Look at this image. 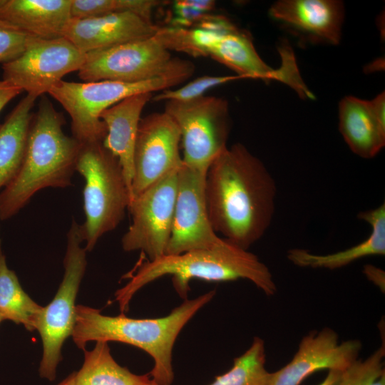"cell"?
I'll return each mask as SVG.
<instances>
[{
    "label": "cell",
    "mask_w": 385,
    "mask_h": 385,
    "mask_svg": "<svg viewBox=\"0 0 385 385\" xmlns=\"http://www.w3.org/2000/svg\"><path fill=\"white\" fill-rule=\"evenodd\" d=\"M236 26L223 31L208 29L199 26L190 29L160 26L155 36L169 50L184 52L192 56H207L213 44L225 33Z\"/></svg>",
    "instance_id": "484cf974"
},
{
    "label": "cell",
    "mask_w": 385,
    "mask_h": 385,
    "mask_svg": "<svg viewBox=\"0 0 385 385\" xmlns=\"http://www.w3.org/2000/svg\"><path fill=\"white\" fill-rule=\"evenodd\" d=\"M4 318L2 317V316L0 314V323L4 321Z\"/></svg>",
    "instance_id": "8d00e7d4"
},
{
    "label": "cell",
    "mask_w": 385,
    "mask_h": 385,
    "mask_svg": "<svg viewBox=\"0 0 385 385\" xmlns=\"http://www.w3.org/2000/svg\"><path fill=\"white\" fill-rule=\"evenodd\" d=\"M188 78L184 76H169L136 83H76L62 80L48 94L66 111L71 119L72 137L83 145L103 142L107 129L101 115L108 108L129 96L171 88Z\"/></svg>",
    "instance_id": "8992f818"
},
{
    "label": "cell",
    "mask_w": 385,
    "mask_h": 385,
    "mask_svg": "<svg viewBox=\"0 0 385 385\" xmlns=\"http://www.w3.org/2000/svg\"><path fill=\"white\" fill-rule=\"evenodd\" d=\"M207 170L183 163L178 170L172 232L165 255L211 249L222 242L223 238L214 231L207 214Z\"/></svg>",
    "instance_id": "7c38bea8"
},
{
    "label": "cell",
    "mask_w": 385,
    "mask_h": 385,
    "mask_svg": "<svg viewBox=\"0 0 385 385\" xmlns=\"http://www.w3.org/2000/svg\"><path fill=\"white\" fill-rule=\"evenodd\" d=\"M32 37L0 19V63L19 57L26 50Z\"/></svg>",
    "instance_id": "f546056e"
},
{
    "label": "cell",
    "mask_w": 385,
    "mask_h": 385,
    "mask_svg": "<svg viewBox=\"0 0 385 385\" xmlns=\"http://www.w3.org/2000/svg\"><path fill=\"white\" fill-rule=\"evenodd\" d=\"M194 71L192 62L173 57L155 34L86 53L78 74L83 82L136 83L169 76L189 78Z\"/></svg>",
    "instance_id": "52a82bcc"
},
{
    "label": "cell",
    "mask_w": 385,
    "mask_h": 385,
    "mask_svg": "<svg viewBox=\"0 0 385 385\" xmlns=\"http://www.w3.org/2000/svg\"><path fill=\"white\" fill-rule=\"evenodd\" d=\"M163 4L159 0H71L70 13L71 19H88L130 12L153 21L154 10Z\"/></svg>",
    "instance_id": "4316f807"
},
{
    "label": "cell",
    "mask_w": 385,
    "mask_h": 385,
    "mask_svg": "<svg viewBox=\"0 0 385 385\" xmlns=\"http://www.w3.org/2000/svg\"><path fill=\"white\" fill-rule=\"evenodd\" d=\"M43 308L24 292L16 273L8 267L4 255L0 252V314L4 319L22 324L28 331L34 332Z\"/></svg>",
    "instance_id": "cb8c5ba5"
},
{
    "label": "cell",
    "mask_w": 385,
    "mask_h": 385,
    "mask_svg": "<svg viewBox=\"0 0 385 385\" xmlns=\"http://www.w3.org/2000/svg\"><path fill=\"white\" fill-rule=\"evenodd\" d=\"M358 217L371 227L369 237L364 241L346 250L328 255H317L304 249H291L288 260L301 267L329 270L345 267L357 260L373 255H385V204L361 212Z\"/></svg>",
    "instance_id": "ffe728a7"
},
{
    "label": "cell",
    "mask_w": 385,
    "mask_h": 385,
    "mask_svg": "<svg viewBox=\"0 0 385 385\" xmlns=\"http://www.w3.org/2000/svg\"><path fill=\"white\" fill-rule=\"evenodd\" d=\"M180 130L165 112H155L140 118L134 149L130 202L166 173L180 168Z\"/></svg>",
    "instance_id": "4fadbf2b"
},
{
    "label": "cell",
    "mask_w": 385,
    "mask_h": 385,
    "mask_svg": "<svg viewBox=\"0 0 385 385\" xmlns=\"http://www.w3.org/2000/svg\"><path fill=\"white\" fill-rule=\"evenodd\" d=\"M342 371H328L326 378L318 385H337Z\"/></svg>",
    "instance_id": "d6a6232c"
},
{
    "label": "cell",
    "mask_w": 385,
    "mask_h": 385,
    "mask_svg": "<svg viewBox=\"0 0 385 385\" xmlns=\"http://www.w3.org/2000/svg\"><path fill=\"white\" fill-rule=\"evenodd\" d=\"M270 15L302 38L337 45L342 36L344 7L336 0H281Z\"/></svg>",
    "instance_id": "2e32d148"
},
{
    "label": "cell",
    "mask_w": 385,
    "mask_h": 385,
    "mask_svg": "<svg viewBox=\"0 0 385 385\" xmlns=\"http://www.w3.org/2000/svg\"><path fill=\"white\" fill-rule=\"evenodd\" d=\"M384 343L369 357L357 359L342 371L337 385H371L385 373L384 358Z\"/></svg>",
    "instance_id": "83f0119b"
},
{
    "label": "cell",
    "mask_w": 385,
    "mask_h": 385,
    "mask_svg": "<svg viewBox=\"0 0 385 385\" xmlns=\"http://www.w3.org/2000/svg\"><path fill=\"white\" fill-rule=\"evenodd\" d=\"M152 93L129 96L101 115L107 129L103 145L119 160L130 193L133 175V155L142 111L152 99Z\"/></svg>",
    "instance_id": "ac0fdd59"
},
{
    "label": "cell",
    "mask_w": 385,
    "mask_h": 385,
    "mask_svg": "<svg viewBox=\"0 0 385 385\" xmlns=\"http://www.w3.org/2000/svg\"><path fill=\"white\" fill-rule=\"evenodd\" d=\"M272 376L265 368V342L255 337L250 348L234 359L231 369L209 385H269Z\"/></svg>",
    "instance_id": "d4e9b609"
},
{
    "label": "cell",
    "mask_w": 385,
    "mask_h": 385,
    "mask_svg": "<svg viewBox=\"0 0 385 385\" xmlns=\"http://www.w3.org/2000/svg\"><path fill=\"white\" fill-rule=\"evenodd\" d=\"M241 78L238 76H203L177 89H165L153 96L154 101H188L204 96L213 87Z\"/></svg>",
    "instance_id": "f1b7e54d"
},
{
    "label": "cell",
    "mask_w": 385,
    "mask_h": 385,
    "mask_svg": "<svg viewBox=\"0 0 385 385\" xmlns=\"http://www.w3.org/2000/svg\"><path fill=\"white\" fill-rule=\"evenodd\" d=\"M164 112L180 130L183 164L207 170L227 147L230 120L227 100L204 96L188 101H169Z\"/></svg>",
    "instance_id": "9c48e42d"
},
{
    "label": "cell",
    "mask_w": 385,
    "mask_h": 385,
    "mask_svg": "<svg viewBox=\"0 0 385 385\" xmlns=\"http://www.w3.org/2000/svg\"><path fill=\"white\" fill-rule=\"evenodd\" d=\"M6 0H0V7L5 3Z\"/></svg>",
    "instance_id": "d590c367"
},
{
    "label": "cell",
    "mask_w": 385,
    "mask_h": 385,
    "mask_svg": "<svg viewBox=\"0 0 385 385\" xmlns=\"http://www.w3.org/2000/svg\"><path fill=\"white\" fill-rule=\"evenodd\" d=\"M75 382L76 385H158L149 374H135L118 364L106 342H97L93 349L84 350L83 363L76 371Z\"/></svg>",
    "instance_id": "603a6c76"
},
{
    "label": "cell",
    "mask_w": 385,
    "mask_h": 385,
    "mask_svg": "<svg viewBox=\"0 0 385 385\" xmlns=\"http://www.w3.org/2000/svg\"><path fill=\"white\" fill-rule=\"evenodd\" d=\"M208 56L233 70L240 78L267 81L277 79L285 83L282 68L274 70L266 64L257 53L249 32L237 26L213 44Z\"/></svg>",
    "instance_id": "44dd1931"
},
{
    "label": "cell",
    "mask_w": 385,
    "mask_h": 385,
    "mask_svg": "<svg viewBox=\"0 0 385 385\" xmlns=\"http://www.w3.org/2000/svg\"><path fill=\"white\" fill-rule=\"evenodd\" d=\"M36 99L26 95L0 124V189L10 183L22 164Z\"/></svg>",
    "instance_id": "7402d4cb"
},
{
    "label": "cell",
    "mask_w": 385,
    "mask_h": 385,
    "mask_svg": "<svg viewBox=\"0 0 385 385\" xmlns=\"http://www.w3.org/2000/svg\"><path fill=\"white\" fill-rule=\"evenodd\" d=\"M75 379H76V371L71 373L70 375H68L66 379H64L62 381L58 383L57 385H76Z\"/></svg>",
    "instance_id": "836d02e7"
},
{
    "label": "cell",
    "mask_w": 385,
    "mask_h": 385,
    "mask_svg": "<svg viewBox=\"0 0 385 385\" xmlns=\"http://www.w3.org/2000/svg\"><path fill=\"white\" fill-rule=\"evenodd\" d=\"M364 273L370 281L384 292L385 273L381 269L371 265H366L364 267Z\"/></svg>",
    "instance_id": "4dcf8cb0"
},
{
    "label": "cell",
    "mask_w": 385,
    "mask_h": 385,
    "mask_svg": "<svg viewBox=\"0 0 385 385\" xmlns=\"http://www.w3.org/2000/svg\"><path fill=\"white\" fill-rule=\"evenodd\" d=\"M339 131L351 150L372 158L385 145V95L371 101L346 96L339 106Z\"/></svg>",
    "instance_id": "e0dca14e"
},
{
    "label": "cell",
    "mask_w": 385,
    "mask_h": 385,
    "mask_svg": "<svg viewBox=\"0 0 385 385\" xmlns=\"http://www.w3.org/2000/svg\"><path fill=\"white\" fill-rule=\"evenodd\" d=\"M71 0H6L0 19L41 39L63 37L71 18Z\"/></svg>",
    "instance_id": "d6986e66"
},
{
    "label": "cell",
    "mask_w": 385,
    "mask_h": 385,
    "mask_svg": "<svg viewBox=\"0 0 385 385\" xmlns=\"http://www.w3.org/2000/svg\"><path fill=\"white\" fill-rule=\"evenodd\" d=\"M160 26L130 12L88 19H71L63 31L80 51L88 53L153 36Z\"/></svg>",
    "instance_id": "9a60e30c"
},
{
    "label": "cell",
    "mask_w": 385,
    "mask_h": 385,
    "mask_svg": "<svg viewBox=\"0 0 385 385\" xmlns=\"http://www.w3.org/2000/svg\"><path fill=\"white\" fill-rule=\"evenodd\" d=\"M65 123L63 114L41 96L31 120L22 164L0 192L1 220L15 215L41 189L71 185L81 144L63 133Z\"/></svg>",
    "instance_id": "7a4b0ae2"
},
{
    "label": "cell",
    "mask_w": 385,
    "mask_h": 385,
    "mask_svg": "<svg viewBox=\"0 0 385 385\" xmlns=\"http://www.w3.org/2000/svg\"><path fill=\"white\" fill-rule=\"evenodd\" d=\"M82 242L79 225L73 220L67 234L62 282L53 299L43 307L36 327L43 346L39 374L49 381L56 379L63 344L72 335L75 327V302L87 265Z\"/></svg>",
    "instance_id": "ba28073f"
},
{
    "label": "cell",
    "mask_w": 385,
    "mask_h": 385,
    "mask_svg": "<svg viewBox=\"0 0 385 385\" xmlns=\"http://www.w3.org/2000/svg\"><path fill=\"white\" fill-rule=\"evenodd\" d=\"M167 274L173 275V287L183 298L188 294L192 279L216 282L245 279L267 296L277 292L268 267L255 254L223 238L211 249L164 255L139 264L129 274L128 282L115 294L121 313L128 309L130 301L140 289Z\"/></svg>",
    "instance_id": "3957f363"
},
{
    "label": "cell",
    "mask_w": 385,
    "mask_h": 385,
    "mask_svg": "<svg viewBox=\"0 0 385 385\" xmlns=\"http://www.w3.org/2000/svg\"><path fill=\"white\" fill-rule=\"evenodd\" d=\"M179 169L166 173L130 202L132 223L122 237L123 250H141L150 261L165 255L172 232Z\"/></svg>",
    "instance_id": "30bf717a"
},
{
    "label": "cell",
    "mask_w": 385,
    "mask_h": 385,
    "mask_svg": "<svg viewBox=\"0 0 385 385\" xmlns=\"http://www.w3.org/2000/svg\"><path fill=\"white\" fill-rule=\"evenodd\" d=\"M361 344L359 340L339 342L330 328L304 336L292 360L272 372L269 385H300L321 370L344 371L358 359Z\"/></svg>",
    "instance_id": "5bb4252c"
},
{
    "label": "cell",
    "mask_w": 385,
    "mask_h": 385,
    "mask_svg": "<svg viewBox=\"0 0 385 385\" xmlns=\"http://www.w3.org/2000/svg\"><path fill=\"white\" fill-rule=\"evenodd\" d=\"M22 92L20 88L0 80V112L9 102Z\"/></svg>",
    "instance_id": "1f68e13d"
},
{
    "label": "cell",
    "mask_w": 385,
    "mask_h": 385,
    "mask_svg": "<svg viewBox=\"0 0 385 385\" xmlns=\"http://www.w3.org/2000/svg\"><path fill=\"white\" fill-rule=\"evenodd\" d=\"M205 200L215 233L248 250L270 227L275 211L276 182L247 148L227 147L210 165Z\"/></svg>",
    "instance_id": "6da1fadb"
},
{
    "label": "cell",
    "mask_w": 385,
    "mask_h": 385,
    "mask_svg": "<svg viewBox=\"0 0 385 385\" xmlns=\"http://www.w3.org/2000/svg\"><path fill=\"white\" fill-rule=\"evenodd\" d=\"M85 57L64 37H32L19 57L2 64V81L38 98L48 93L64 76L78 71Z\"/></svg>",
    "instance_id": "8fae6325"
},
{
    "label": "cell",
    "mask_w": 385,
    "mask_h": 385,
    "mask_svg": "<svg viewBox=\"0 0 385 385\" xmlns=\"http://www.w3.org/2000/svg\"><path fill=\"white\" fill-rule=\"evenodd\" d=\"M76 171L86 181V221L79 225V232L86 242V251H91L100 237L122 221L130 203V193L118 159L103 142L81 145Z\"/></svg>",
    "instance_id": "5b68a950"
},
{
    "label": "cell",
    "mask_w": 385,
    "mask_h": 385,
    "mask_svg": "<svg viewBox=\"0 0 385 385\" xmlns=\"http://www.w3.org/2000/svg\"><path fill=\"white\" fill-rule=\"evenodd\" d=\"M371 385H385V373L376 379Z\"/></svg>",
    "instance_id": "e575fe53"
},
{
    "label": "cell",
    "mask_w": 385,
    "mask_h": 385,
    "mask_svg": "<svg viewBox=\"0 0 385 385\" xmlns=\"http://www.w3.org/2000/svg\"><path fill=\"white\" fill-rule=\"evenodd\" d=\"M212 290L193 299H187L167 316L154 319H133L124 314L103 315L99 309L84 305L76 307V323L72 338L78 348L85 350L89 342H117L130 344L148 353L154 361L150 376L158 385H171L174 373L172 352L175 340L185 325L215 296Z\"/></svg>",
    "instance_id": "277c9868"
}]
</instances>
